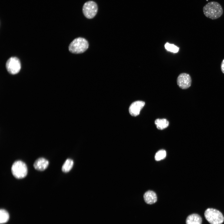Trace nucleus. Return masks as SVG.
Segmentation results:
<instances>
[{
  "label": "nucleus",
  "mask_w": 224,
  "mask_h": 224,
  "mask_svg": "<svg viewBox=\"0 0 224 224\" xmlns=\"http://www.w3.org/2000/svg\"><path fill=\"white\" fill-rule=\"evenodd\" d=\"M13 176L16 179H21L25 177L27 174V168L23 161L18 160L15 161L11 167Z\"/></svg>",
  "instance_id": "4"
},
{
  "label": "nucleus",
  "mask_w": 224,
  "mask_h": 224,
  "mask_svg": "<svg viewBox=\"0 0 224 224\" xmlns=\"http://www.w3.org/2000/svg\"><path fill=\"white\" fill-rule=\"evenodd\" d=\"M9 219V215L8 212L4 209L0 211V222L4 223L7 222Z\"/></svg>",
  "instance_id": "14"
},
{
  "label": "nucleus",
  "mask_w": 224,
  "mask_h": 224,
  "mask_svg": "<svg viewBox=\"0 0 224 224\" xmlns=\"http://www.w3.org/2000/svg\"><path fill=\"white\" fill-rule=\"evenodd\" d=\"M165 47L167 50L174 53H177L179 50L178 47L173 44L168 43H166L165 44Z\"/></svg>",
  "instance_id": "16"
},
{
  "label": "nucleus",
  "mask_w": 224,
  "mask_h": 224,
  "mask_svg": "<svg viewBox=\"0 0 224 224\" xmlns=\"http://www.w3.org/2000/svg\"><path fill=\"white\" fill-rule=\"evenodd\" d=\"M145 104L144 102L138 100L132 103L129 108V111L131 115L136 116L139 114L140 110Z\"/></svg>",
  "instance_id": "8"
},
{
  "label": "nucleus",
  "mask_w": 224,
  "mask_h": 224,
  "mask_svg": "<svg viewBox=\"0 0 224 224\" xmlns=\"http://www.w3.org/2000/svg\"><path fill=\"white\" fill-rule=\"evenodd\" d=\"M203 11L206 17L212 20L220 17L223 12L221 5L214 1L209 2L205 5L203 7Z\"/></svg>",
  "instance_id": "1"
},
{
  "label": "nucleus",
  "mask_w": 224,
  "mask_h": 224,
  "mask_svg": "<svg viewBox=\"0 0 224 224\" xmlns=\"http://www.w3.org/2000/svg\"><path fill=\"white\" fill-rule=\"evenodd\" d=\"M204 215L206 220L210 224H222L224 221L222 214L215 209H207L204 212Z\"/></svg>",
  "instance_id": "3"
},
{
  "label": "nucleus",
  "mask_w": 224,
  "mask_h": 224,
  "mask_svg": "<svg viewBox=\"0 0 224 224\" xmlns=\"http://www.w3.org/2000/svg\"><path fill=\"white\" fill-rule=\"evenodd\" d=\"M202 218L198 214L193 213L189 215L186 220V224H202Z\"/></svg>",
  "instance_id": "11"
},
{
  "label": "nucleus",
  "mask_w": 224,
  "mask_h": 224,
  "mask_svg": "<svg viewBox=\"0 0 224 224\" xmlns=\"http://www.w3.org/2000/svg\"><path fill=\"white\" fill-rule=\"evenodd\" d=\"M166 152L163 149L158 151L156 153L155 156V160L156 161H159L164 159L166 156Z\"/></svg>",
  "instance_id": "15"
},
{
  "label": "nucleus",
  "mask_w": 224,
  "mask_h": 224,
  "mask_svg": "<svg viewBox=\"0 0 224 224\" xmlns=\"http://www.w3.org/2000/svg\"><path fill=\"white\" fill-rule=\"evenodd\" d=\"M6 67L10 74L14 75L17 73L21 68V64L19 59L16 57H11L7 61Z\"/></svg>",
  "instance_id": "6"
},
{
  "label": "nucleus",
  "mask_w": 224,
  "mask_h": 224,
  "mask_svg": "<svg viewBox=\"0 0 224 224\" xmlns=\"http://www.w3.org/2000/svg\"><path fill=\"white\" fill-rule=\"evenodd\" d=\"M73 164V161L72 159H67L62 166V171L65 173L68 172L72 169Z\"/></svg>",
  "instance_id": "13"
},
{
  "label": "nucleus",
  "mask_w": 224,
  "mask_h": 224,
  "mask_svg": "<svg viewBox=\"0 0 224 224\" xmlns=\"http://www.w3.org/2000/svg\"><path fill=\"white\" fill-rule=\"evenodd\" d=\"M191 78L190 75L185 73L180 74L177 79L178 85L183 89L189 88L191 85Z\"/></svg>",
  "instance_id": "7"
},
{
  "label": "nucleus",
  "mask_w": 224,
  "mask_h": 224,
  "mask_svg": "<svg viewBox=\"0 0 224 224\" xmlns=\"http://www.w3.org/2000/svg\"><path fill=\"white\" fill-rule=\"evenodd\" d=\"M98 10L96 3L92 1L85 2L82 8V11L85 16L88 19L93 18L96 15Z\"/></svg>",
  "instance_id": "5"
},
{
  "label": "nucleus",
  "mask_w": 224,
  "mask_h": 224,
  "mask_svg": "<svg viewBox=\"0 0 224 224\" xmlns=\"http://www.w3.org/2000/svg\"><path fill=\"white\" fill-rule=\"evenodd\" d=\"M49 164V161L45 158L40 157L37 159L33 165L34 168L39 171H43L46 169Z\"/></svg>",
  "instance_id": "9"
},
{
  "label": "nucleus",
  "mask_w": 224,
  "mask_h": 224,
  "mask_svg": "<svg viewBox=\"0 0 224 224\" xmlns=\"http://www.w3.org/2000/svg\"><path fill=\"white\" fill-rule=\"evenodd\" d=\"M221 69L222 72L224 73V59L222 60L221 63Z\"/></svg>",
  "instance_id": "17"
},
{
  "label": "nucleus",
  "mask_w": 224,
  "mask_h": 224,
  "mask_svg": "<svg viewBox=\"0 0 224 224\" xmlns=\"http://www.w3.org/2000/svg\"><path fill=\"white\" fill-rule=\"evenodd\" d=\"M89 44L84 38L79 37L74 40L70 44L68 49L69 51L75 54H81L85 51Z\"/></svg>",
  "instance_id": "2"
},
{
  "label": "nucleus",
  "mask_w": 224,
  "mask_h": 224,
  "mask_svg": "<svg viewBox=\"0 0 224 224\" xmlns=\"http://www.w3.org/2000/svg\"><path fill=\"white\" fill-rule=\"evenodd\" d=\"M156 128L159 129H163L168 126L169 123L166 119H157L155 122Z\"/></svg>",
  "instance_id": "12"
},
{
  "label": "nucleus",
  "mask_w": 224,
  "mask_h": 224,
  "mask_svg": "<svg viewBox=\"0 0 224 224\" xmlns=\"http://www.w3.org/2000/svg\"><path fill=\"white\" fill-rule=\"evenodd\" d=\"M143 198L145 202L148 204L154 203L157 200L156 194L151 190H149L146 192L144 194Z\"/></svg>",
  "instance_id": "10"
}]
</instances>
